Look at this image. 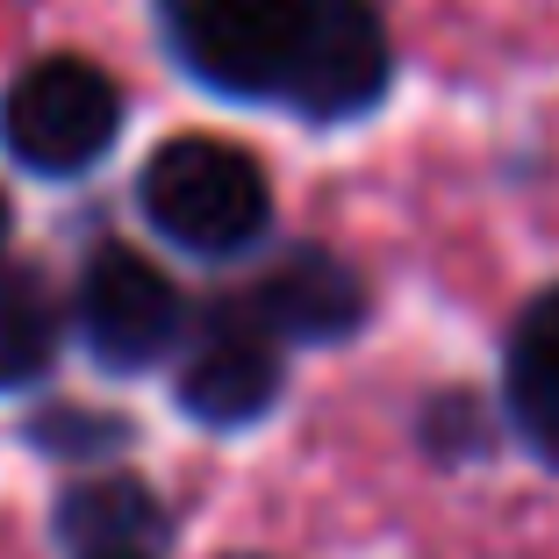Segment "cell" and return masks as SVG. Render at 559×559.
Segmentation results:
<instances>
[{"label": "cell", "instance_id": "obj_1", "mask_svg": "<svg viewBox=\"0 0 559 559\" xmlns=\"http://www.w3.org/2000/svg\"><path fill=\"white\" fill-rule=\"evenodd\" d=\"M136 209L187 259H245L273 230V187H265L259 158L223 144V136L158 144L144 180H136Z\"/></svg>", "mask_w": 559, "mask_h": 559}, {"label": "cell", "instance_id": "obj_2", "mask_svg": "<svg viewBox=\"0 0 559 559\" xmlns=\"http://www.w3.org/2000/svg\"><path fill=\"white\" fill-rule=\"evenodd\" d=\"M122 136V86L94 58H36L0 94V151L36 180H80Z\"/></svg>", "mask_w": 559, "mask_h": 559}, {"label": "cell", "instance_id": "obj_3", "mask_svg": "<svg viewBox=\"0 0 559 559\" xmlns=\"http://www.w3.org/2000/svg\"><path fill=\"white\" fill-rule=\"evenodd\" d=\"M395 72L388 22L373 0H295V44L280 72V108L301 122H359Z\"/></svg>", "mask_w": 559, "mask_h": 559}, {"label": "cell", "instance_id": "obj_4", "mask_svg": "<svg viewBox=\"0 0 559 559\" xmlns=\"http://www.w3.org/2000/svg\"><path fill=\"white\" fill-rule=\"evenodd\" d=\"M72 330H80L86 359L100 373H151L180 352L187 337V295L144 251L130 245H100L94 259L80 265V287H72Z\"/></svg>", "mask_w": 559, "mask_h": 559}, {"label": "cell", "instance_id": "obj_5", "mask_svg": "<svg viewBox=\"0 0 559 559\" xmlns=\"http://www.w3.org/2000/svg\"><path fill=\"white\" fill-rule=\"evenodd\" d=\"M165 50L223 100H280L295 0H158Z\"/></svg>", "mask_w": 559, "mask_h": 559}, {"label": "cell", "instance_id": "obj_6", "mask_svg": "<svg viewBox=\"0 0 559 559\" xmlns=\"http://www.w3.org/2000/svg\"><path fill=\"white\" fill-rule=\"evenodd\" d=\"M173 359H180L173 395H180V409L194 416V424H209V430L259 424V416L280 402V380H287V345L259 323V309H251L245 295L201 309V323H187V337H180Z\"/></svg>", "mask_w": 559, "mask_h": 559}, {"label": "cell", "instance_id": "obj_7", "mask_svg": "<svg viewBox=\"0 0 559 559\" xmlns=\"http://www.w3.org/2000/svg\"><path fill=\"white\" fill-rule=\"evenodd\" d=\"M251 309L259 323L273 330L280 345H345L352 330L366 323V287L345 259H330V251L301 245L287 259L265 265V280L251 287Z\"/></svg>", "mask_w": 559, "mask_h": 559}, {"label": "cell", "instance_id": "obj_8", "mask_svg": "<svg viewBox=\"0 0 559 559\" xmlns=\"http://www.w3.org/2000/svg\"><path fill=\"white\" fill-rule=\"evenodd\" d=\"M502 409L531 460L559 466V287H545L510 330L502 359Z\"/></svg>", "mask_w": 559, "mask_h": 559}, {"label": "cell", "instance_id": "obj_9", "mask_svg": "<svg viewBox=\"0 0 559 559\" xmlns=\"http://www.w3.org/2000/svg\"><path fill=\"white\" fill-rule=\"evenodd\" d=\"M165 510L158 495L136 474H94L80 488L58 495V538L72 559H100V552H151L165 538Z\"/></svg>", "mask_w": 559, "mask_h": 559}, {"label": "cell", "instance_id": "obj_10", "mask_svg": "<svg viewBox=\"0 0 559 559\" xmlns=\"http://www.w3.org/2000/svg\"><path fill=\"white\" fill-rule=\"evenodd\" d=\"M58 352H66V301L50 295V280L36 265L0 259V395L50 380Z\"/></svg>", "mask_w": 559, "mask_h": 559}, {"label": "cell", "instance_id": "obj_11", "mask_svg": "<svg viewBox=\"0 0 559 559\" xmlns=\"http://www.w3.org/2000/svg\"><path fill=\"white\" fill-rule=\"evenodd\" d=\"M29 438L44 444V452H58V460H94V452H116L130 430L116 424V416H80V409H58V416H36Z\"/></svg>", "mask_w": 559, "mask_h": 559}, {"label": "cell", "instance_id": "obj_12", "mask_svg": "<svg viewBox=\"0 0 559 559\" xmlns=\"http://www.w3.org/2000/svg\"><path fill=\"white\" fill-rule=\"evenodd\" d=\"M0 259H8V194H0Z\"/></svg>", "mask_w": 559, "mask_h": 559}, {"label": "cell", "instance_id": "obj_13", "mask_svg": "<svg viewBox=\"0 0 559 559\" xmlns=\"http://www.w3.org/2000/svg\"><path fill=\"white\" fill-rule=\"evenodd\" d=\"M100 559H151V552H100Z\"/></svg>", "mask_w": 559, "mask_h": 559}, {"label": "cell", "instance_id": "obj_14", "mask_svg": "<svg viewBox=\"0 0 559 559\" xmlns=\"http://www.w3.org/2000/svg\"><path fill=\"white\" fill-rule=\"evenodd\" d=\"M237 559H245V552H237Z\"/></svg>", "mask_w": 559, "mask_h": 559}]
</instances>
